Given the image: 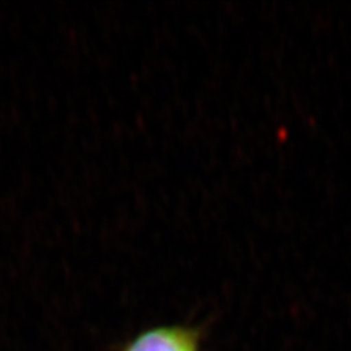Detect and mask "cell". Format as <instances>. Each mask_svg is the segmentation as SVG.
Instances as JSON below:
<instances>
[{
	"label": "cell",
	"mask_w": 351,
	"mask_h": 351,
	"mask_svg": "<svg viewBox=\"0 0 351 351\" xmlns=\"http://www.w3.org/2000/svg\"><path fill=\"white\" fill-rule=\"evenodd\" d=\"M205 335L201 325H156L129 338L119 351H202Z\"/></svg>",
	"instance_id": "cell-1"
}]
</instances>
